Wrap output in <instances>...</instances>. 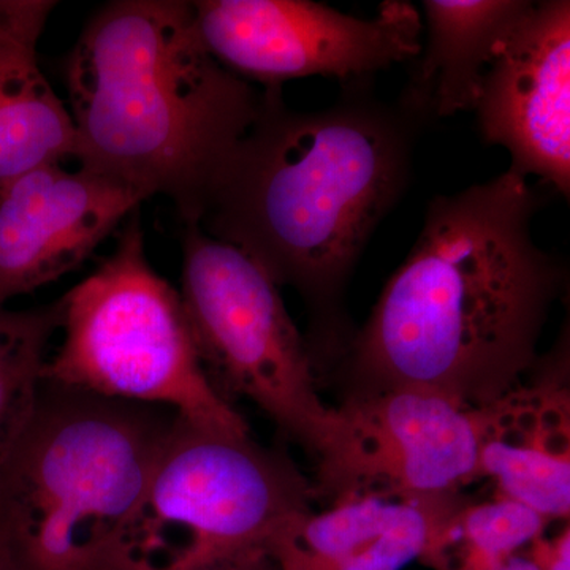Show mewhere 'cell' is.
<instances>
[{"mask_svg": "<svg viewBox=\"0 0 570 570\" xmlns=\"http://www.w3.org/2000/svg\"><path fill=\"white\" fill-rule=\"evenodd\" d=\"M538 204L512 168L433 198L406 261L341 351L348 392L411 389L482 407L517 387L566 277L532 238Z\"/></svg>", "mask_w": 570, "mask_h": 570, "instance_id": "obj_1", "label": "cell"}, {"mask_svg": "<svg viewBox=\"0 0 570 570\" xmlns=\"http://www.w3.org/2000/svg\"><path fill=\"white\" fill-rule=\"evenodd\" d=\"M370 82L344 86L335 105L317 111L288 108L283 88L262 89L261 111L198 223L302 295L316 360L346 346L344 291L411 179L419 124L374 97Z\"/></svg>", "mask_w": 570, "mask_h": 570, "instance_id": "obj_2", "label": "cell"}, {"mask_svg": "<svg viewBox=\"0 0 570 570\" xmlns=\"http://www.w3.org/2000/svg\"><path fill=\"white\" fill-rule=\"evenodd\" d=\"M81 168L174 202L198 224L264 92L206 48L193 2L118 0L97 11L67 61Z\"/></svg>", "mask_w": 570, "mask_h": 570, "instance_id": "obj_3", "label": "cell"}, {"mask_svg": "<svg viewBox=\"0 0 570 570\" xmlns=\"http://www.w3.org/2000/svg\"><path fill=\"white\" fill-rule=\"evenodd\" d=\"M178 415L43 381L0 466L9 570H97L111 560Z\"/></svg>", "mask_w": 570, "mask_h": 570, "instance_id": "obj_4", "label": "cell"}, {"mask_svg": "<svg viewBox=\"0 0 570 570\" xmlns=\"http://www.w3.org/2000/svg\"><path fill=\"white\" fill-rule=\"evenodd\" d=\"M61 305L62 341L48 356L45 382L165 407L217 433L249 434L202 365L179 291L149 265L138 209L110 257Z\"/></svg>", "mask_w": 570, "mask_h": 570, "instance_id": "obj_5", "label": "cell"}, {"mask_svg": "<svg viewBox=\"0 0 570 570\" xmlns=\"http://www.w3.org/2000/svg\"><path fill=\"white\" fill-rule=\"evenodd\" d=\"M314 497L283 453L178 415L112 558L129 570H214L266 557Z\"/></svg>", "mask_w": 570, "mask_h": 570, "instance_id": "obj_6", "label": "cell"}, {"mask_svg": "<svg viewBox=\"0 0 570 570\" xmlns=\"http://www.w3.org/2000/svg\"><path fill=\"white\" fill-rule=\"evenodd\" d=\"M181 295L209 381L246 397L316 459L333 407L318 395L317 362L279 285L249 255L186 224Z\"/></svg>", "mask_w": 570, "mask_h": 570, "instance_id": "obj_7", "label": "cell"}, {"mask_svg": "<svg viewBox=\"0 0 570 570\" xmlns=\"http://www.w3.org/2000/svg\"><path fill=\"white\" fill-rule=\"evenodd\" d=\"M480 411L411 389L348 392L316 455V493L460 497L479 480Z\"/></svg>", "mask_w": 570, "mask_h": 570, "instance_id": "obj_8", "label": "cell"}, {"mask_svg": "<svg viewBox=\"0 0 570 570\" xmlns=\"http://www.w3.org/2000/svg\"><path fill=\"white\" fill-rule=\"evenodd\" d=\"M193 3L214 58L264 88L306 77H333L343 86L371 81L422 51V17L404 0H387L370 20L311 0Z\"/></svg>", "mask_w": 570, "mask_h": 570, "instance_id": "obj_9", "label": "cell"}, {"mask_svg": "<svg viewBox=\"0 0 570 570\" xmlns=\"http://www.w3.org/2000/svg\"><path fill=\"white\" fill-rule=\"evenodd\" d=\"M480 135L508 149L512 168L570 194V2H532L483 77Z\"/></svg>", "mask_w": 570, "mask_h": 570, "instance_id": "obj_10", "label": "cell"}, {"mask_svg": "<svg viewBox=\"0 0 570 570\" xmlns=\"http://www.w3.org/2000/svg\"><path fill=\"white\" fill-rule=\"evenodd\" d=\"M141 190L110 176L41 165L0 187V306L78 268L140 208Z\"/></svg>", "mask_w": 570, "mask_h": 570, "instance_id": "obj_11", "label": "cell"}, {"mask_svg": "<svg viewBox=\"0 0 570 570\" xmlns=\"http://www.w3.org/2000/svg\"><path fill=\"white\" fill-rule=\"evenodd\" d=\"M479 411V479H490L497 497L527 505L550 523L569 521L568 333L517 387Z\"/></svg>", "mask_w": 570, "mask_h": 570, "instance_id": "obj_12", "label": "cell"}, {"mask_svg": "<svg viewBox=\"0 0 570 570\" xmlns=\"http://www.w3.org/2000/svg\"><path fill=\"white\" fill-rule=\"evenodd\" d=\"M463 498L355 497L285 521L266 547L275 570L433 569Z\"/></svg>", "mask_w": 570, "mask_h": 570, "instance_id": "obj_13", "label": "cell"}, {"mask_svg": "<svg viewBox=\"0 0 570 570\" xmlns=\"http://www.w3.org/2000/svg\"><path fill=\"white\" fill-rule=\"evenodd\" d=\"M50 0H0V187L77 153L70 111L40 70Z\"/></svg>", "mask_w": 570, "mask_h": 570, "instance_id": "obj_14", "label": "cell"}, {"mask_svg": "<svg viewBox=\"0 0 570 570\" xmlns=\"http://www.w3.org/2000/svg\"><path fill=\"white\" fill-rule=\"evenodd\" d=\"M532 2L426 0V45L397 107L419 126L474 110L485 71ZM423 24V26H425Z\"/></svg>", "mask_w": 570, "mask_h": 570, "instance_id": "obj_15", "label": "cell"}, {"mask_svg": "<svg viewBox=\"0 0 570 570\" xmlns=\"http://www.w3.org/2000/svg\"><path fill=\"white\" fill-rule=\"evenodd\" d=\"M61 318V299L32 309L0 306V466L31 422Z\"/></svg>", "mask_w": 570, "mask_h": 570, "instance_id": "obj_16", "label": "cell"}, {"mask_svg": "<svg viewBox=\"0 0 570 570\" xmlns=\"http://www.w3.org/2000/svg\"><path fill=\"white\" fill-rule=\"evenodd\" d=\"M550 521L510 499L464 502L450 527L434 570H482L527 550Z\"/></svg>", "mask_w": 570, "mask_h": 570, "instance_id": "obj_17", "label": "cell"}, {"mask_svg": "<svg viewBox=\"0 0 570 570\" xmlns=\"http://www.w3.org/2000/svg\"><path fill=\"white\" fill-rule=\"evenodd\" d=\"M530 551L538 562L539 570H570L569 521H566L564 527L551 538L540 535L531 543Z\"/></svg>", "mask_w": 570, "mask_h": 570, "instance_id": "obj_18", "label": "cell"}, {"mask_svg": "<svg viewBox=\"0 0 570 570\" xmlns=\"http://www.w3.org/2000/svg\"><path fill=\"white\" fill-rule=\"evenodd\" d=\"M214 570H275L272 562L266 557L253 558V560L234 562V564L223 566Z\"/></svg>", "mask_w": 570, "mask_h": 570, "instance_id": "obj_19", "label": "cell"}, {"mask_svg": "<svg viewBox=\"0 0 570 570\" xmlns=\"http://www.w3.org/2000/svg\"><path fill=\"white\" fill-rule=\"evenodd\" d=\"M97 570H129L127 568H124V566L121 564V562H118L116 560H111L110 561H107L105 562V564L102 566V568H99Z\"/></svg>", "mask_w": 570, "mask_h": 570, "instance_id": "obj_20", "label": "cell"}, {"mask_svg": "<svg viewBox=\"0 0 570 570\" xmlns=\"http://www.w3.org/2000/svg\"><path fill=\"white\" fill-rule=\"evenodd\" d=\"M0 570H9L6 568V564H3L2 560H0Z\"/></svg>", "mask_w": 570, "mask_h": 570, "instance_id": "obj_21", "label": "cell"}]
</instances>
